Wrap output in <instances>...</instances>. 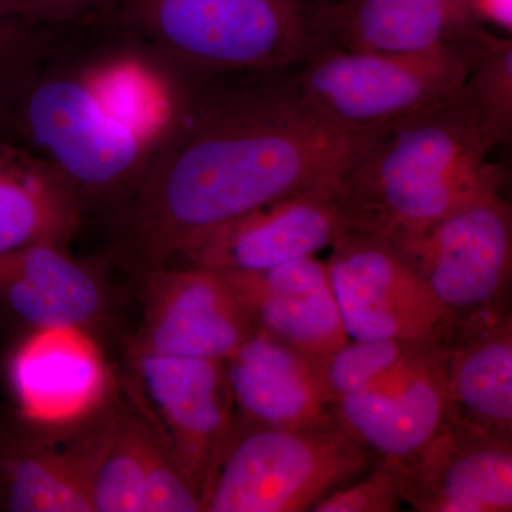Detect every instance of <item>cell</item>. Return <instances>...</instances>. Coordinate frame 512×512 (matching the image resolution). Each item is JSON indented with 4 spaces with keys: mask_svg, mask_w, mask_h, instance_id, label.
<instances>
[{
    "mask_svg": "<svg viewBox=\"0 0 512 512\" xmlns=\"http://www.w3.org/2000/svg\"><path fill=\"white\" fill-rule=\"evenodd\" d=\"M56 30L0 13V130L45 59Z\"/></svg>",
    "mask_w": 512,
    "mask_h": 512,
    "instance_id": "25",
    "label": "cell"
},
{
    "mask_svg": "<svg viewBox=\"0 0 512 512\" xmlns=\"http://www.w3.org/2000/svg\"><path fill=\"white\" fill-rule=\"evenodd\" d=\"M319 2H325V0H318V3H319Z\"/></svg>",
    "mask_w": 512,
    "mask_h": 512,
    "instance_id": "30",
    "label": "cell"
},
{
    "mask_svg": "<svg viewBox=\"0 0 512 512\" xmlns=\"http://www.w3.org/2000/svg\"><path fill=\"white\" fill-rule=\"evenodd\" d=\"M318 0H121L110 19L201 77L284 72L320 47Z\"/></svg>",
    "mask_w": 512,
    "mask_h": 512,
    "instance_id": "4",
    "label": "cell"
},
{
    "mask_svg": "<svg viewBox=\"0 0 512 512\" xmlns=\"http://www.w3.org/2000/svg\"><path fill=\"white\" fill-rule=\"evenodd\" d=\"M0 511L93 512L66 448L0 412Z\"/></svg>",
    "mask_w": 512,
    "mask_h": 512,
    "instance_id": "22",
    "label": "cell"
},
{
    "mask_svg": "<svg viewBox=\"0 0 512 512\" xmlns=\"http://www.w3.org/2000/svg\"><path fill=\"white\" fill-rule=\"evenodd\" d=\"M487 36L409 55L322 46L301 64L296 82L333 126L372 134L463 89Z\"/></svg>",
    "mask_w": 512,
    "mask_h": 512,
    "instance_id": "6",
    "label": "cell"
},
{
    "mask_svg": "<svg viewBox=\"0 0 512 512\" xmlns=\"http://www.w3.org/2000/svg\"><path fill=\"white\" fill-rule=\"evenodd\" d=\"M84 214L55 165L0 138V256L43 242L69 245Z\"/></svg>",
    "mask_w": 512,
    "mask_h": 512,
    "instance_id": "20",
    "label": "cell"
},
{
    "mask_svg": "<svg viewBox=\"0 0 512 512\" xmlns=\"http://www.w3.org/2000/svg\"><path fill=\"white\" fill-rule=\"evenodd\" d=\"M336 423L382 460L404 461L447 426L441 348L431 349L379 389L335 402Z\"/></svg>",
    "mask_w": 512,
    "mask_h": 512,
    "instance_id": "16",
    "label": "cell"
},
{
    "mask_svg": "<svg viewBox=\"0 0 512 512\" xmlns=\"http://www.w3.org/2000/svg\"><path fill=\"white\" fill-rule=\"evenodd\" d=\"M6 380L16 417L40 434H67L111 402L114 379L93 332L26 330L10 350Z\"/></svg>",
    "mask_w": 512,
    "mask_h": 512,
    "instance_id": "10",
    "label": "cell"
},
{
    "mask_svg": "<svg viewBox=\"0 0 512 512\" xmlns=\"http://www.w3.org/2000/svg\"><path fill=\"white\" fill-rule=\"evenodd\" d=\"M329 249L330 288L349 339L446 343L450 319L392 242L348 229Z\"/></svg>",
    "mask_w": 512,
    "mask_h": 512,
    "instance_id": "9",
    "label": "cell"
},
{
    "mask_svg": "<svg viewBox=\"0 0 512 512\" xmlns=\"http://www.w3.org/2000/svg\"><path fill=\"white\" fill-rule=\"evenodd\" d=\"M56 30L0 138L55 165L84 210L116 211L180 124L201 77L113 19Z\"/></svg>",
    "mask_w": 512,
    "mask_h": 512,
    "instance_id": "2",
    "label": "cell"
},
{
    "mask_svg": "<svg viewBox=\"0 0 512 512\" xmlns=\"http://www.w3.org/2000/svg\"><path fill=\"white\" fill-rule=\"evenodd\" d=\"M464 89L491 147L512 131V42L488 35L481 43Z\"/></svg>",
    "mask_w": 512,
    "mask_h": 512,
    "instance_id": "24",
    "label": "cell"
},
{
    "mask_svg": "<svg viewBox=\"0 0 512 512\" xmlns=\"http://www.w3.org/2000/svg\"><path fill=\"white\" fill-rule=\"evenodd\" d=\"M468 3L478 18L484 16L511 29V0H468Z\"/></svg>",
    "mask_w": 512,
    "mask_h": 512,
    "instance_id": "29",
    "label": "cell"
},
{
    "mask_svg": "<svg viewBox=\"0 0 512 512\" xmlns=\"http://www.w3.org/2000/svg\"><path fill=\"white\" fill-rule=\"evenodd\" d=\"M143 278V319L128 348L227 362L256 328L220 272L170 264Z\"/></svg>",
    "mask_w": 512,
    "mask_h": 512,
    "instance_id": "11",
    "label": "cell"
},
{
    "mask_svg": "<svg viewBox=\"0 0 512 512\" xmlns=\"http://www.w3.org/2000/svg\"><path fill=\"white\" fill-rule=\"evenodd\" d=\"M320 47L430 52L488 35L468 0H325L315 12Z\"/></svg>",
    "mask_w": 512,
    "mask_h": 512,
    "instance_id": "14",
    "label": "cell"
},
{
    "mask_svg": "<svg viewBox=\"0 0 512 512\" xmlns=\"http://www.w3.org/2000/svg\"><path fill=\"white\" fill-rule=\"evenodd\" d=\"M393 245L446 312L451 328L510 315L512 210L503 192L485 195Z\"/></svg>",
    "mask_w": 512,
    "mask_h": 512,
    "instance_id": "7",
    "label": "cell"
},
{
    "mask_svg": "<svg viewBox=\"0 0 512 512\" xmlns=\"http://www.w3.org/2000/svg\"><path fill=\"white\" fill-rule=\"evenodd\" d=\"M447 426L512 440V316L453 326L441 346Z\"/></svg>",
    "mask_w": 512,
    "mask_h": 512,
    "instance_id": "19",
    "label": "cell"
},
{
    "mask_svg": "<svg viewBox=\"0 0 512 512\" xmlns=\"http://www.w3.org/2000/svg\"><path fill=\"white\" fill-rule=\"evenodd\" d=\"M256 328L306 355H330L348 342L325 262L296 259L259 272H220Z\"/></svg>",
    "mask_w": 512,
    "mask_h": 512,
    "instance_id": "18",
    "label": "cell"
},
{
    "mask_svg": "<svg viewBox=\"0 0 512 512\" xmlns=\"http://www.w3.org/2000/svg\"><path fill=\"white\" fill-rule=\"evenodd\" d=\"M336 178L222 225L175 262L245 274L316 256L349 229L336 197Z\"/></svg>",
    "mask_w": 512,
    "mask_h": 512,
    "instance_id": "12",
    "label": "cell"
},
{
    "mask_svg": "<svg viewBox=\"0 0 512 512\" xmlns=\"http://www.w3.org/2000/svg\"><path fill=\"white\" fill-rule=\"evenodd\" d=\"M121 0H0V13L42 26L66 28L93 20L116 8Z\"/></svg>",
    "mask_w": 512,
    "mask_h": 512,
    "instance_id": "28",
    "label": "cell"
},
{
    "mask_svg": "<svg viewBox=\"0 0 512 512\" xmlns=\"http://www.w3.org/2000/svg\"><path fill=\"white\" fill-rule=\"evenodd\" d=\"M350 484V483H349ZM404 504L403 467L399 461L382 460L369 476L326 495L315 512H396Z\"/></svg>",
    "mask_w": 512,
    "mask_h": 512,
    "instance_id": "26",
    "label": "cell"
},
{
    "mask_svg": "<svg viewBox=\"0 0 512 512\" xmlns=\"http://www.w3.org/2000/svg\"><path fill=\"white\" fill-rule=\"evenodd\" d=\"M124 390L177 466L204 494L234 420L225 362L127 348Z\"/></svg>",
    "mask_w": 512,
    "mask_h": 512,
    "instance_id": "8",
    "label": "cell"
},
{
    "mask_svg": "<svg viewBox=\"0 0 512 512\" xmlns=\"http://www.w3.org/2000/svg\"><path fill=\"white\" fill-rule=\"evenodd\" d=\"M434 348L440 346L397 339H349L322 357L320 366L336 402L345 396L379 389L403 367Z\"/></svg>",
    "mask_w": 512,
    "mask_h": 512,
    "instance_id": "23",
    "label": "cell"
},
{
    "mask_svg": "<svg viewBox=\"0 0 512 512\" xmlns=\"http://www.w3.org/2000/svg\"><path fill=\"white\" fill-rule=\"evenodd\" d=\"M466 89L380 128L335 180L353 231L392 244L426 231L485 195L503 191Z\"/></svg>",
    "mask_w": 512,
    "mask_h": 512,
    "instance_id": "3",
    "label": "cell"
},
{
    "mask_svg": "<svg viewBox=\"0 0 512 512\" xmlns=\"http://www.w3.org/2000/svg\"><path fill=\"white\" fill-rule=\"evenodd\" d=\"M235 416L275 429L336 423L320 359L255 328L225 362Z\"/></svg>",
    "mask_w": 512,
    "mask_h": 512,
    "instance_id": "13",
    "label": "cell"
},
{
    "mask_svg": "<svg viewBox=\"0 0 512 512\" xmlns=\"http://www.w3.org/2000/svg\"><path fill=\"white\" fill-rule=\"evenodd\" d=\"M370 136L323 119L295 74L202 77L114 211L121 251L143 274L174 264L222 225L338 177Z\"/></svg>",
    "mask_w": 512,
    "mask_h": 512,
    "instance_id": "1",
    "label": "cell"
},
{
    "mask_svg": "<svg viewBox=\"0 0 512 512\" xmlns=\"http://www.w3.org/2000/svg\"><path fill=\"white\" fill-rule=\"evenodd\" d=\"M93 512H141L153 430L127 406L107 404L92 420L67 433Z\"/></svg>",
    "mask_w": 512,
    "mask_h": 512,
    "instance_id": "21",
    "label": "cell"
},
{
    "mask_svg": "<svg viewBox=\"0 0 512 512\" xmlns=\"http://www.w3.org/2000/svg\"><path fill=\"white\" fill-rule=\"evenodd\" d=\"M141 512H202L201 495L153 431Z\"/></svg>",
    "mask_w": 512,
    "mask_h": 512,
    "instance_id": "27",
    "label": "cell"
},
{
    "mask_svg": "<svg viewBox=\"0 0 512 512\" xmlns=\"http://www.w3.org/2000/svg\"><path fill=\"white\" fill-rule=\"evenodd\" d=\"M404 503L419 512H511L512 440L446 426L399 461Z\"/></svg>",
    "mask_w": 512,
    "mask_h": 512,
    "instance_id": "15",
    "label": "cell"
},
{
    "mask_svg": "<svg viewBox=\"0 0 512 512\" xmlns=\"http://www.w3.org/2000/svg\"><path fill=\"white\" fill-rule=\"evenodd\" d=\"M375 454L339 424L275 429L235 416L202 494V512H303L349 484Z\"/></svg>",
    "mask_w": 512,
    "mask_h": 512,
    "instance_id": "5",
    "label": "cell"
},
{
    "mask_svg": "<svg viewBox=\"0 0 512 512\" xmlns=\"http://www.w3.org/2000/svg\"><path fill=\"white\" fill-rule=\"evenodd\" d=\"M0 311L26 330L93 332L107 318L109 295L103 279L67 245L43 242L0 256Z\"/></svg>",
    "mask_w": 512,
    "mask_h": 512,
    "instance_id": "17",
    "label": "cell"
}]
</instances>
